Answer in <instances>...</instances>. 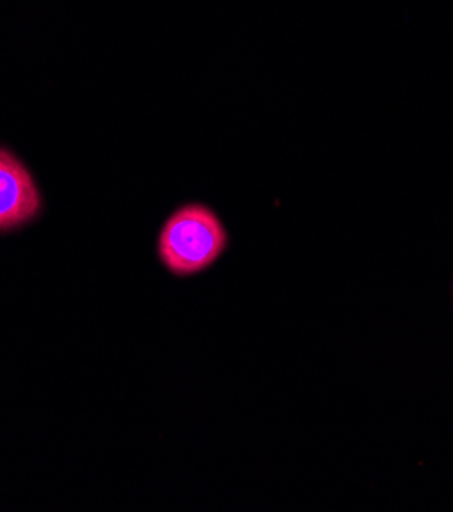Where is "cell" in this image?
Instances as JSON below:
<instances>
[{"label":"cell","instance_id":"1","mask_svg":"<svg viewBox=\"0 0 453 512\" xmlns=\"http://www.w3.org/2000/svg\"><path fill=\"white\" fill-rule=\"evenodd\" d=\"M227 247V231L203 204H186L162 227L158 253L176 276H192L215 264Z\"/></svg>","mask_w":453,"mask_h":512},{"label":"cell","instance_id":"2","mask_svg":"<svg viewBox=\"0 0 453 512\" xmlns=\"http://www.w3.org/2000/svg\"><path fill=\"white\" fill-rule=\"evenodd\" d=\"M41 196L29 170L0 147V233L23 227L39 215Z\"/></svg>","mask_w":453,"mask_h":512}]
</instances>
